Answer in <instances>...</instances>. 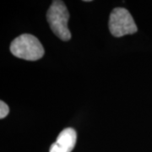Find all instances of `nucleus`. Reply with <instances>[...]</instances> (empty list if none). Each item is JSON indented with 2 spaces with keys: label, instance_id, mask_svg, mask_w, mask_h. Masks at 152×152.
Here are the masks:
<instances>
[{
  "label": "nucleus",
  "instance_id": "obj_1",
  "mask_svg": "<svg viewBox=\"0 0 152 152\" xmlns=\"http://www.w3.org/2000/svg\"><path fill=\"white\" fill-rule=\"evenodd\" d=\"M10 52L18 58L28 61H37L44 56L42 44L31 34H22L15 38L10 44Z\"/></svg>",
  "mask_w": 152,
  "mask_h": 152
},
{
  "label": "nucleus",
  "instance_id": "obj_2",
  "mask_svg": "<svg viewBox=\"0 0 152 152\" xmlns=\"http://www.w3.org/2000/svg\"><path fill=\"white\" fill-rule=\"evenodd\" d=\"M69 13L64 2L54 0L47 12V20L55 36L64 42L71 39V32L68 27Z\"/></svg>",
  "mask_w": 152,
  "mask_h": 152
},
{
  "label": "nucleus",
  "instance_id": "obj_3",
  "mask_svg": "<svg viewBox=\"0 0 152 152\" xmlns=\"http://www.w3.org/2000/svg\"><path fill=\"white\" fill-rule=\"evenodd\" d=\"M108 26L110 33L115 37L125 35H132L138 31V28L129 11L124 8H115L109 17Z\"/></svg>",
  "mask_w": 152,
  "mask_h": 152
},
{
  "label": "nucleus",
  "instance_id": "obj_4",
  "mask_svg": "<svg viewBox=\"0 0 152 152\" xmlns=\"http://www.w3.org/2000/svg\"><path fill=\"white\" fill-rule=\"evenodd\" d=\"M77 140V133L73 128H66L60 132L56 141L51 145L49 152H71Z\"/></svg>",
  "mask_w": 152,
  "mask_h": 152
},
{
  "label": "nucleus",
  "instance_id": "obj_5",
  "mask_svg": "<svg viewBox=\"0 0 152 152\" xmlns=\"http://www.w3.org/2000/svg\"><path fill=\"white\" fill-rule=\"evenodd\" d=\"M10 113V107L4 101H0V119H4Z\"/></svg>",
  "mask_w": 152,
  "mask_h": 152
}]
</instances>
